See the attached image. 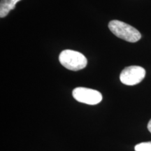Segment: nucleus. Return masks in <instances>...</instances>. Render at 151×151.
Segmentation results:
<instances>
[{"instance_id": "6", "label": "nucleus", "mask_w": 151, "mask_h": 151, "mask_svg": "<svg viewBox=\"0 0 151 151\" xmlns=\"http://www.w3.org/2000/svg\"><path fill=\"white\" fill-rule=\"evenodd\" d=\"M135 151H151V141L143 142L136 145Z\"/></svg>"}, {"instance_id": "1", "label": "nucleus", "mask_w": 151, "mask_h": 151, "mask_svg": "<svg viewBox=\"0 0 151 151\" xmlns=\"http://www.w3.org/2000/svg\"><path fill=\"white\" fill-rule=\"evenodd\" d=\"M109 28L117 37L128 42L135 43L141 38V33L136 28L120 20H111L109 23Z\"/></svg>"}, {"instance_id": "2", "label": "nucleus", "mask_w": 151, "mask_h": 151, "mask_svg": "<svg viewBox=\"0 0 151 151\" xmlns=\"http://www.w3.org/2000/svg\"><path fill=\"white\" fill-rule=\"evenodd\" d=\"M61 65L71 71H79L88 65V60L83 55L72 50H65L59 55Z\"/></svg>"}, {"instance_id": "4", "label": "nucleus", "mask_w": 151, "mask_h": 151, "mask_svg": "<svg viewBox=\"0 0 151 151\" xmlns=\"http://www.w3.org/2000/svg\"><path fill=\"white\" fill-rule=\"evenodd\" d=\"M72 94L76 101L88 105H96L102 100V95L99 91L82 87L75 88Z\"/></svg>"}, {"instance_id": "7", "label": "nucleus", "mask_w": 151, "mask_h": 151, "mask_svg": "<svg viewBox=\"0 0 151 151\" xmlns=\"http://www.w3.org/2000/svg\"><path fill=\"white\" fill-rule=\"evenodd\" d=\"M148 131L151 133V120L149 121L148 124Z\"/></svg>"}, {"instance_id": "5", "label": "nucleus", "mask_w": 151, "mask_h": 151, "mask_svg": "<svg viewBox=\"0 0 151 151\" xmlns=\"http://www.w3.org/2000/svg\"><path fill=\"white\" fill-rule=\"evenodd\" d=\"M21 0H1L0 2V17L4 18L11 10H14L16 4Z\"/></svg>"}, {"instance_id": "3", "label": "nucleus", "mask_w": 151, "mask_h": 151, "mask_svg": "<svg viewBox=\"0 0 151 151\" xmlns=\"http://www.w3.org/2000/svg\"><path fill=\"white\" fill-rule=\"evenodd\" d=\"M146 70L139 66H130L124 68L120 75V81L127 86H135L143 80Z\"/></svg>"}]
</instances>
